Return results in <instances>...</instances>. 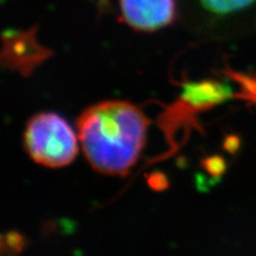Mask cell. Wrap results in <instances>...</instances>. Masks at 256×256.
Segmentation results:
<instances>
[{
	"label": "cell",
	"instance_id": "obj_1",
	"mask_svg": "<svg viewBox=\"0 0 256 256\" xmlns=\"http://www.w3.org/2000/svg\"><path fill=\"white\" fill-rule=\"evenodd\" d=\"M148 124L143 111L130 102H102L79 116L78 138L95 171L123 176L142 153Z\"/></svg>",
	"mask_w": 256,
	"mask_h": 256
},
{
	"label": "cell",
	"instance_id": "obj_2",
	"mask_svg": "<svg viewBox=\"0 0 256 256\" xmlns=\"http://www.w3.org/2000/svg\"><path fill=\"white\" fill-rule=\"evenodd\" d=\"M24 139L31 159L48 168L70 164L78 152L74 130L62 116L52 112L38 114L30 118Z\"/></svg>",
	"mask_w": 256,
	"mask_h": 256
},
{
	"label": "cell",
	"instance_id": "obj_3",
	"mask_svg": "<svg viewBox=\"0 0 256 256\" xmlns=\"http://www.w3.org/2000/svg\"><path fill=\"white\" fill-rule=\"evenodd\" d=\"M230 95L228 86L214 80L186 84L180 100L166 111L162 118V127L166 132V137L173 138L184 121L194 118L196 112L212 108L216 104L230 98Z\"/></svg>",
	"mask_w": 256,
	"mask_h": 256
},
{
	"label": "cell",
	"instance_id": "obj_4",
	"mask_svg": "<svg viewBox=\"0 0 256 256\" xmlns=\"http://www.w3.org/2000/svg\"><path fill=\"white\" fill-rule=\"evenodd\" d=\"M122 20L132 28L152 32L176 20L175 0H120Z\"/></svg>",
	"mask_w": 256,
	"mask_h": 256
},
{
	"label": "cell",
	"instance_id": "obj_5",
	"mask_svg": "<svg viewBox=\"0 0 256 256\" xmlns=\"http://www.w3.org/2000/svg\"><path fill=\"white\" fill-rule=\"evenodd\" d=\"M36 28L29 31H8L4 34L2 60L10 68L29 74L50 54V52L40 45L36 38Z\"/></svg>",
	"mask_w": 256,
	"mask_h": 256
},
{
	"label": "cell",
	"instance_id": "obj_6",
	"mask_svg": "<svg viewBox=\"0 0 256 256\" xmlns=\"http://www.w3.org/2000/svg\"><path fill=\"white\" fill-rule=\"evenodd\" d=\"M256 0H202L206 9L218 14L234 12L251 6Z\"/></svg>",
	"mask_w": 256,
	"mask_h": 256
},
{
	"label": "cell",
	"instance_id": "obj_7",
	"mask_svg": "<svg viewBox=\"0 0 256 256\" xmlns=\"http://www.w3.org/2000/svg\"><path fill=\"white\" fill-rule=\"evenodd\" d=\"M233 77L239 84H242L244 98L253 100L256 98V78L244 77L238 74H235Z\"/></svg>",
	"mask_w": 256,
	"mask_h": 256
},
{
	"label": "cell",
	"instance_id": "obj_8",
	"mask_svg": "<svg viewBox=\"0 0 256 256\" xmlns=\"http://www.w3.org/2000/svg\"><path fill=\"white\" fill-rule=\"evenodd\" d=\"M100 2H102V4H106V2H107V0H100Z\"/></svg>",
	"mask_w": 256,
	"mask_h": 256
}]
</instances>
